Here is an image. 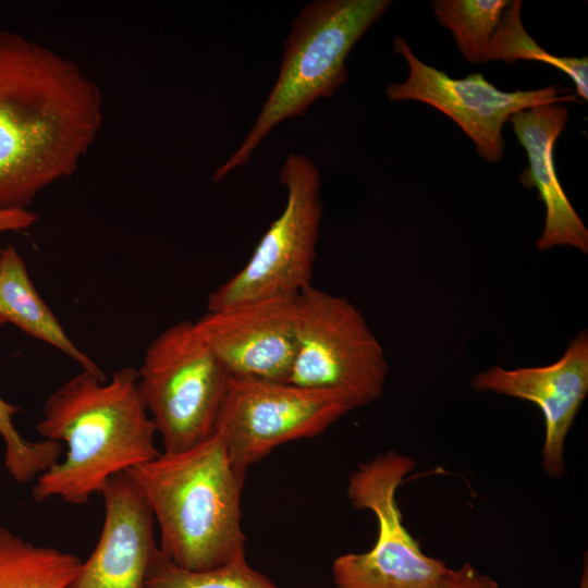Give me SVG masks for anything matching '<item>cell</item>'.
<instances>
[{
	"label": "cell",
	"mask_w": 588,
	"mask_h": 588,
	"mask_svg": "<svg viewBox=\"0 0 588 588\" xmlns=\"http://www.w3.org/2000/svg\"><path fill=\"white\" fill-rule=\"evenodd\" d=\"M150 506L161 552L188 571H207L245 556L241 526L244 477L222 433L160 454L126 470Z\"/></svg>",
	"instance_id": "3957f363"
},
{
	"label": "cell",
	"mask_w": 588,
	"mask_h": 588,
	"mask_svg": "<svg viewBox=\"0 0 588 588\" xmlns=\"http://www.w3.org/2000/svg\"><path fill=\"white\" fill-rule=\"evenodd\" d=\"M280 181L287 189L283 212L271 222L245 266L209 294L207 311L250 299L295 296L313 285L322 216L319 171L307 157L291 154Z\"/></svg>",
	"instance_id": "52a82bcc"
},
{
	"label": "cell",
	"mask_w": 588,
	"mask_h": 588,
	"mask_svg": "<svg viewBox=\"0 0 588 588\" xmlns=\"http://www.w3.org/2000/svg\"><path fill=\"white\" fill-rule=\"evenodd\" d=\"M354 408L336 391L231 376L216 430L234 468L245 476L274 448L317 436Z\"/></svg>",
	"instance_id": "9c48e42d"
},
{
	"label": "cell",
	"mask_w": 588,
	"mask_h": 588,
	"mask_svg": "<svg viewBox=\"0 0 588 588\" xmlns=\"http://www.w3.org/2000/svg\"><path fill=\"white\" fill-rule=\"evenodd\" d=\"M81 565L74 554L33 544L0 528V588H66Z\"/></svg>",
	"instance_id": "2e32d148"
},
{
	"label": "cell",
	"mask_w": 588,
	"mask_h": 588,
	"mask_svg": "<svg viewBox=\"0 0 588 588\" xmlns=\"http://www.w3.org/2000/svg\"><path fill=\"white\" fill-rule=\"evenodd\" d=\"M0 318L54 347L82 369L106 377L98 365L69 338L36 290L26 264L10 244L0 252Z\"/></svg>",
	"instance_id": "9a60e30c"
},
{
	"label": "cell",
	"mask_w": 588,
	"mask_h": 588,
	"mask_svg": "<svg viewBox=\"0 0 588 588\" xmlns=\"http://www.w3.org/2000/svg\"><path fill=\"white\" fill-rule=\"evenodd\" d=\"M144 588H279L266 575L248 565L245 556L207 571H188L175 565L157 547Z\"/></svg>",
	"instance_id": "d6986e66"
},
{
	"label": "cell",
	"mask_w": 588,
	"mask_h": 588,
	"mask_svg": "<svg viewBox=\"0 0 588 588\" xmlns=\"http://www.w3.org/2000/svg\"><path fill=\"white\" fill-rule=\"evenodd\" d=\"M579 588H588V566L587 559L585 558V566L580 578Z\"/></svg>",
	"instance_id": "603a6c76"
},
{
	"label": "cell",
	"mask_w": 588,
	"mask_h": 588,
	"mask_svg": "<svg viewBox=\"0 0 588 588\" xmlns=\"http://www.w3.org/2000/svg\"><path fill=\"white\" fill-rule=\"evenodd\" d=\"M47 440L64 442L63 461L39 475L32 494L86 504L106 481L157 457V430L142 400L138 371L115 370L110 380L82 369L49 395L36 426Z\"/></svg>",
	"instance_id": "7a4b0ae2"
},
{
	"label": "cell",
	"mask_w": 588,
	"mask_h": 588,
	"mask_svg": "<svg viewBox=\"0 0 588 588\" xmlns=\"http://www.w3.org/2000/svg\"><path fill=\"white\" fill-rule=\"evenodd\" d=\"M414 465L408 456L388 452L350 477L347 498L375 514L378 537L369 551L334 560L335 588H434L446 572L445 563L426 555L403 525L395 494Z\"/></svg>",
	"instance_id": "ba28073f"
},
{
	"label": "cell",
	"mask_w": 588,
	"mask_h": 588,
	"mask_svg": "<svg viewBox=\"0 0 588 588\" xmlns=\"http://www.w3.org/2000/svg\"><path fill=\"white\" fill-rule=\"evenodd\" d=\"M471 385L535 403L544 418L542 466L551 477L565 470L564 444L588 393V334L583 330L556 362L539 367L505 369L493 366L478 372Z\"/></svg>",
	"instance_id": "7c38bea8"
},
{
	"label": "cell",
	"mask_w": 588,
	"mask_h": 588,
	"mask_svg": "<svg viewBox=\"0 0 588 588\" xmlns=\"http://www.w3.org/2000/svg\"><path fill=\"white\" fill-rule=\"evenodd\" d=\"M511 0H436L431 8L438 22L454 37L463 58L481 63Z\"/></svg>",
	"instance_id": "ac0fdd59"
},
{
	"label": "cell",
	"mask_w": 588,
	"mask_h": 588,
	"mask_svg": "<svg viewBox=\"0 0 588 588\" xmlns=\"http://www.w3.org/2000/svg\"><path fill=\"white\" fill-rule=\"evenodd\" d=\"M434 588H499V584L465 563L458 568L448 567Z\"/></svg>",
	"instance_id": "44dd1931"
},
{
	"label": "cell",
	"mask_w": 588,
	"mask_h": 588,
	"mask_svg": "<svg viewBox=\"0 0 588 588\" xmlns=\"http://www.w3.org/2000/svg\"><path fill=\"white\" fill-rule=\"evenodd\" d=\"M509 121L529 166L520 174L525 187H536L546 207L544 228L537 242L539 250L569 246L588 253V230L567 198L555 172L553 146L568 121V110L550 103L519 111Z\"/></svg>",
	"instance_id": "5bb4252c"
},
{
	"label": "cell",
	"mask_w": 588,
	"mask_h": 588,
	"mask_svg": "<svg viewBox=\"0 0 588 588\" xmlns=\"http://www.w3.org/2000/svg\"><path fill=\"white\" fill-rule=\"evenodd\" d=\"M388 370L380 342L347 298L314 285L297 295L289 383L336 391L356 408L383 395Z\"/></svg>",
	"instance_id": "8992f818"
},
{
	"label": "cell",
	"mask_w": 588,
	"mask_h": 588,
	"mask_svg": "<svg viewBox=\"0 0 588 588\" xmlns=\"http://www.w3.org/2000/svg\"><path fill=\"white\" fill-rule=\"evenodd\" d=\"M4 321L0 318V327ZM20 408L0 396V436L4 440V465L17 482L36 480L39 475L59 461L62 445L51 440L38 442L25 440L13 424Z\"/></svg>",
	"instance_id": "ffe728a7"
},
{
	"label": "cell",
	"mask_w": 588,
	"mask_h": 588,
	"mask_svg": "<svg viewBox=\"0 0 588 588\" xmlns=\"http://www.w3.org/2000/svg\"><path fill=\"white\" fill-rule=\"evenodd\" d=\"M137 371L166 452L187 450L216 431L231 375L195 321H180L156 336Z\"/></svg>",
	"instance_id": "5b68a950"
},
{
	"label": "cell",
	"mask_w": 588,
	"mask_h": 588,
	"mask_svg": "<svg viewBox=\"0 0 588 588\" xmlns=\"http://www.w3.org/2000/svg\"><path fill=\"white\" fill-rule=\"evenodd\" d=\"M37 215L29 209L0 207V235L3 233L27 230L37 221Z\"/></svg>",
	"instance_id": "7402d4cb"
},
{
	"label": "cell",
	"mask_w": 588,
	"mask_h": 588,
	"mask_svg": "<svg viewBox=\"0 0 588 588\" xmlns=\"http://www.w3.org/2000/svg\"><path fill=\"white\" fill-rule=\"evenodd\" d=\"M295 296L207 311L195 324L232 377L287 382L295 355Z\"/></svg>",
	"instance_id": "8fae6325"
},
{
	"label": "cell",
	"mask_w": 588,
	"mask_h": 588,
	"mask_svg": "<svg viewBox=\"0 0 588 588\" xmlns=\"http://www.w3.org/2000/svg\"><path fill=\"white\" fill-rule=\"evenodd\" d=\"M389 0H318L292 22L279 76L259 115L237 150L216 171L215 182L244 166L254 149L284 120L304 114L320 97H330L348 78L352 48L388 9Z\"/></svg>",
	"instance_id": "277c9868"
},
{
	"label": "cell",
	"mask_w": 588,
	"mask_h": 588,
	"mask_svg": "<svg viewBox=\"0 0 588 588\" xmlns=\"http://www.w3.org/2000/svg\"><path fill=\"white\" fill-rule=\"evenodd\" d=\"M102 121L101 91L78 65L0 29V207L28 209L71 176Z\"/></svg>",
	"instance_id": "6da1fadb"
},
{
	"label": "cell",
	"mask_w": 588,
	"mask_h": 588,
	"mask_svg": "<svg viewBox=\"0 0 588 588\" xmlns=\"http://www.w3.org/2000/svg\"><path fill=\"white\" fill-rule=\"evenodd\" d=\"M522 1L510 3L501 23L487 47L481 63L505 61L513 64L517 60L548 63L567 74L575 83L577 95L588 99V58L556 57L536 44L526 33L520 20Z\"/></svg>",
	"instance_id": "e0dca14e"
},
{
	"label": "cell",
	"mask_w": 588,
	"mask_h": 588,
	"mask_svg": "<svg viewBox=\"0 0 588 588\" xmlns=\"http://www.w3.org/2000/svg\"><path fill=\"white\" fill-rule=\"evenodd\" d=\"M99 493L105 502L100 536L66 588H144L158 547L150 506L126 471L110 477Z\"/></svg>",
	"instance_id": "4fadbf2b"
},
{
	"label": "cell",
	"mask_w": 588,
	"mask_h": 588,
	"mask_svg": "<svg viewBox=\"0 0 588 588\" xmlns=\"http://www.w3.org/2000/svg\"><path fill=\"white\" fill-rule=\"evenodd\" d=\"M393 49L405 59L408 75L404 82L387 87L388 98L420 101L438 109L463 130L477 152L490 163H498L503 157L502 128L510 117L538 106L577 101L569 87L556 84L532 90L503 91L480 73L452 78L418 59L400 36L395 37Z\"/></svg>",
	"instance_id": "30bf717a"
}]
</instances>
